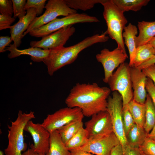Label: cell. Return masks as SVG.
<instances>
[{"label":"cell","instance_id":"1","mask_svg":"<svg viewBox=\"0 0 155 155\" xmlns=\"http://www.w3.org/2000/svg\"><path fill=\"white\" fill-rule=\"evenodd\" d=\"M111 91L109 88L100 87L96 83H78L70 90L65 103L69 107L80 108L84 116L92 117L107 111Z\"/></svg>","mask_w":155,"mask_h":155},{"label":"cell","instance_id":"2","mask_svg":"<svg viewBox=\"0 0 155 155\" xmlns=\"http://www.w3.org/2000/svg\"><path fill=\"white\" fill-rule=\"evenodd\" d=\"M104 33L87 37L76 44L50 50L48 56L43 62L47 67L49 74L52 76L58 70L73 62L79 53L85 49L96 43L105 42L109 37Z\"/></svg>","mask_w":155,"mask_h":155},{"label":"cell","instance_id":"3","mask_svg":"<svg viewBox=\"0 0 155 155\" xmlns=\"http://www.w3.org/2000/svg\"><path fill=\"white\" fill-rule=\"evenodd\" d=\"M103 13L107 29L106 32L117 45V47L126 52L122 34L127 23L124 13L114 4L112 0H103Z\"/></svg>","mask_w":155,"mask_h":155},{"label":"cell","instance_id":"4","mask_svg":"<svg viewBox=\"0 0 155 155\" xmlns=\"http://www.w3.org/2000/svg\"><path fill=\"white\" fill-rule=\"evenodd\" d=\"M35 118L33 111L26 113L19 111L16 120L11 121L10 125H8V144L4 150L5 155H22V152L27 150V144L24 137V128L28 121Z\"/></svg>","mask_w":155,"mask_h":155},{"label":"cell","instance_id":"5","mask_svg":"<svg viewBox=\"0 0 155 155\" xmlns=\"http://www.w3.org/2000/svg\"><path fill=\"white\" fill-rule=\"evenodd\" d=\"M130 67L129 63H124L113 73L108 83L112 91H117L123 100V110L128 108V105L133 97L130 76Z\"/></svg>","mask_w":155,"mask_h":155},{"label":"cell","instance_id":"6","mask_svg":"<svg viewBox=\"0 0 155 155\" xmlns=\"http://www.w3.org/2000/svg\"><path fill=\"white\" fill-rule=\"evenodd\" d=\"M99 21L96 17L84 13H76L61 18H57L46 25L32 30L29 34L32 36L42 37L62 28L76 24L97 22Z\"/></svg>","mask_w":155,"mask_h":155},{"label":"cell","instance_id":"7","mask_svg":"<svg viewBox=\"0 0 155 155\" xmlns=\"http://www.w3.org/2000/svg\"><path fill=\"white\" fill-rule=\"evenodd\" d=\"M44 12L36 17L24 32V37L32 30L46 25L60 16H66L77 13V11L70 8L65 0H49L45 6Z\"/></svg>","mask_w":155,"mask_h":155},{"label":"cell","instance_id":"8","mask_svg":"<svg viewBox=\"0 0 155 155\" xmlns=\"http://www.w3.org/2000/svg\"><path fill=\"white\" fill-rule=\"evenodd\" d=\"M122 98L117 91L113 92L108 99L107 111L109 113L113 125V132L119 139L123 150L128 145L123 122Z\"/></svg>","mask_w":155,"mask_h":155},{"label":"cell","instance_id":"9","mask_svg":"<svg viewBox=\"0 0 155 155\" xmlns=\"http://www.w3.org/2000/svg\"><path fill=\"white\" fill-rule=\"evenodd\" d=\"M84 117L80 108L67 107L48 115L41 124L51 133L70 123L82 120Z\"/></svg>","mask_w":155,"mask_h":155},{"label":"cell","instance_id":"10","mask_svg":"<svg viewBox=\"0 0 155 155\" xmlns=\"http://www.w3.org/2000/svg\"><path fill=\"white\" fill-rule=\"evenodd\" d=\"M96 57L104 69V77L103 80L108 83L115 69L125 62L128 56L126 52L117 47L112 51L104 49L96 55Z\"/></svg>","mask_w":155,"mask_h":155},{"label":"cell","instance_id":"11","mask_svg":"<svg viewBox=\"0 0 155 155\" xmlns=\"http://www.w3.org/2000/svg\"><path fill=\"white\" fill-rule=\"evenodd\" d=\"M85 125L89 139L100 138L113 132L111 117L107 111L94 115Z\"/></svg>","mask_w":155,"mask_h":155},{"label":"cell","instance_id":"12","mask_svg":"<svg viewBox=\"0 0 155 155\" xmlns=\"http://www.w3.org/2000/svg\"><path fill=\"white\" fill-rule=\"evenodd\" d=\"M75 31V27L73 25L70 26L43 37L40 40L32 41L30 45L31 47L39 48L45 50L63 46Z\"/></svg>","mask_w":155,"mask_h":155},{"label":"cell","instance_id":"13","mask_svg":"<svg viewBox=\"0 0 155 155\" xmlns=\"http://www.w3.org/2000/svg\"><path fill=\"white\" fill-rule=\"evenodd\" d=\"M24 131L30 134L33 140L34 144L30 146L37 152L46 154L50 146V133L39 123H35L32 120L26 125Z\"/></svg>","mask_w":155,"mask_h":155},{"label":"cell","instance_id":"14","mask_svg":"<svg viewBox=\"0 0 155 155\" xmlns=\"http://www.w3.org/2000/svg\"><path fill=\"white\" fill-rule=\"evenodd\" d=\"M120 144L114 133L100 138L89 139L84 146L78 149L95 155H110L115 146Z\"/></svg>","mask_w":155,"mask_h":155},{"label":"cell","instance_id":"15","mask_svg":"<svg viewBox=\"0 0 155 155\" xmlns=\"http://www.w3.org/2000/svg\"><path fill=\"white\" fill-rule=\"evenodd\" d=\"M130 73L133 90V99L144 104L147 94L146 87L147 77L142 70L137 68L130 67Z\"/></svg>","mask_w":155,"mask_h":155},{"label":"cell","instance_id":"16","mask_svg":"<svg viewBox=\"0 0 155 155\" xmlns=\"http://www.w3.org/2000/svg\"><path fill=\"white\" fill-rule=\"evenodd\" d=\"M26 12V15L19 19L18 22L11 26L10 29V36L13 44L17 48L22 43L24 32L37 16L36 10L34 8L29 9Z\"/></svg>","mask_w":155,"mask_h":155},{"label":"cell","instance_id":"17","mask_svg":"<svg viewBox=\"0 0 155 155\" xmlns=\"http://www.w3.org/2000/svg\"><path fill=\"white\" fill-rule=\"evenodd\" d=\"M6 50L10 52L7 56L9 59L14 58L21 55H28L31 57V59L33 61L38 62L43 61L48 56L50 51V50H45L38 47H31L19 49L13 44H11L6 48Z\"/></svg>","mask_w":155,"mask_h":155},{"label":"cell","instance_id":"18","mask_svg":"<svg viewBox=\"0 0 155 155\" xmlns=\"http://www.w3.org/2000/svg\"><path fill=\"white\" fill-rule=\"evenodd\" d=\"M123 30V37L129 53V64L130 67H132L137 48L135 38L138 33L137 28L135 25L129 23L125 27Z\"/></svg>","mask_w":155,"mask_h":155},{"label":"cell","instance_id":"19","mask_svg":"<svg viewBox=\"0 0 155 155\" xmlns=\"http://www.w3.org/2000/svg\"><path fill=\"white\" fill-rule=\"evenodd\" d=\"M137 27L139 33L135 38L137 47L148 43L155 36V21L138 22Z\"/></svg>","mask_w":155,"mask_h":155},{"label":"cell","instance_id":"20","mask_svg":"<svg viewBox=\"0 0 155 155\" xmlns=\"http://www.w3.org/2000/svg\"><path fill=\"white\" fill-rule=\"evenodd\" d=\"M46 155H71L57 130L50 133L49 148Z\"/></svg>","mask_w":155,"mask_h":155},{"label":"cell","instance_id":"21","mask_svg":"<svg viewBox=\"0 0 155 155\" xmlns=\"http://www.w3.org/2000/svg\"><path fill=\"white\" fill-rule=\"evenodd\" d=\"M147 134L144 128L135 124L126 134L128 145L131 147L139 148L144 142Z\"/></svg>","mask_w":155,"mask_h":155},{"label":"cell","instance_id":"22","mask_svg":"<svg viewBox=\"0 0 155 155\" xmlns=\"http://www.w3.org/2000/svg\"><path fill=\"white\" fill-rule=\"evenodd\" d=\"M155 55L153 48L148 43L137 47L133 67H138Z\"/></svg>","mask_w":155,"mask_h":155},{"label":"cell","instance_id":"23","mask_svg":"<svg viewBox=\"0 0 155 155\" xmlns=\"http://www.w3.org/2000/svg\"><path fill=\"white\" fill-rule=\"evenodd\" d=\"M128 109L131 115L135 124L144 128L145 122V106L132 99L128 105Z\"/></svg>","mask_w":155,"mask_h":155},{"label":"cell","instance_id":"24","mask_svg":"<svg viewBox=\"0 0 155 155\" xmlns=\"http://www.w3.org/2000/svg\"><path fill=\"white\" fill-rule=\"evenodd\" d=\"M116 6L122 12L140 10L147 5L149 0H112Z\"/></svg>","mask_w":155,"mask_h":155},{"label":"cell","instance_id":"25","mask_svg":"<svg viewBox=\"0 0 155 155\" xmlns=\"http://www.w3.org/2000/svg\"><path fill=\"white\" fill-rule=\"evenodd\" d=\"M82 127V120H80L70 123L57 131L63 142L65 144Z\"/></svg>","mask_w":155,"mask_h":155},{"label":"cell","instance_id":"26","mask_svg":"<svg viewBox=\"0 0 155 155\" xmlns=\"http://www.w3.org/2000/svg\"><path fill=\"white\" fill-rule=\"evenodd\" d=\"M145 105V122L144 129L147 135L155 124V107L148 94H147Z\"/></svg>","mask_w":155,"mask_h":155},{"label":"cell","instance_id":"27","mask_svg":"<svg viewBox=\"0 0 155 155\" xmlns=\"http://www.w3.org/2000/svg\"><path fill=\"white\" fill-rule=\"evenodd\" d=\"M87 131L84 128L81 129L65 145L70 151L78 149L85 145L89 140Z\"/></svg>","mask_w":155,"mask_h":155},{"label":"cell","instance_id":"28","mask_svg":"<svg viewBox=\"0 0 155 155\" xmlns=\"http://www.w3.org/2000/svg\"><path fill=\"white\" fill-rule=\"evenodd\" d=\"M103 0H65L68 6L76 10H80L84 11L93 8L95 5L101 4Z\"/></svg>","mask_w":155,"mask_h":155},{"label":"cell","instance_id":"29","mask_svg":"<svg viewBox=\"0 0 155 155\" xmlns=\"http://www.w3.org/2000/svg\"><path fill=\"white\" fill-rule=\"evenodd\" d=\"M13 11V17L19 19L25 16L27 13L24 7L26 0H12Z\"/></svg>","mask_w":155,"mask_h":155},{"label":"cell","instance_id":"30","mask_svg":"<svg viewBox=\"0 0 155 155\" xmlns=\"http://www.w3.org/2000/svg\"><path fill=\"white\" fill-rule=\"evenodd\" d=\"M46 0H27L24 9L27 10L30 8H34L36 11L37 16H41L45 8Z\"/></svg>","mask_w":155,"mask_h":155},{"label":"cell","instance_id":"31","mask_svg":"<svg viewBox=\"0 0 155 155\" xmlns=\"http://www.w3.org/2000/svg\"><path fill=\"white\" fill-rule=\"evenodd\" d=\"M139 148L141 152L147 155H155V140L146 137Z\"/></svg>","mask_w":155,"mask_h":155},{"label":"cell","instance_id":"32","mask_svg":"<svg viewBox=\"0 0 155 155\" xmlns=\"http://www.w3.org/2000/svg\"><path fill=\"white\" fill-rule=\"evenodd\" d=\"M122 116L123 128L126 135L135 123L128 108L123 110Z\"/></svg>","mask_w":155,"mask_h":155},{"label":"cell","instance_id":"33","mask_svg":"<svg viewBox=\"0 0 155 155\" xmlns=\"http://www.w3.org/2000/svg\"><path fill=\"white\" fill-rule=\"evenodd\" d=\"M0 13L3 15L12 16L13 11L12 0H0Z\"/></svg>","mask_w":155,"mask_h":155},{"label":"cell","instance_id":"34","mask_svg":"<svg viewBox=\"0 0 155 155\" xmlns=\"http://www.w3.org/2000/svg\"><path fill=\"white\" fill-rule=\"evenodd\" d=\"M16 18L9 16L0 14V30L10 29L12 24Z\"/></svg>","mask_w":155,"mask_h":155},{"label":"cell","instance_id":"35","mask_svg":"<svg viewBox=\"0 0 155 155\" xmlns=\"http://www.w3.org/2000/svg\"><path fill=\"white\" fill-rule=\"evenodd\" d=\"M146 87V90L150 97L155 107V86L152 80L147 77Z\"/></svg>","mask_w":155,"mask_h":155},{"label":"cell","instance_id":"36","mask_svg":"<svg viewBox=\"0 0 155 155\" xmlns=\"http://www.w3.org/2000/svg\"><path fill=\"white\" fill-rule=\"evenodd\" d=\"M12 41L11 36H1L0 37V53L4 52L6 51V47L9 46Z\"/></svg>","mask_w":155,"mask_h":155},{"label":"cell","instance_id":"37","mask_svg":"<svg viewBox=\"0 0 155 155\" xmlns=\"http://www.w3.org/2000/svg\"><path fill=\"white\" fill-rule=\"evenodd\" d=\"M142 71L146 76L152 80L155 86V64L152 65Z\"/></svg>","mask_w":155,"mask_h":155},{"label":"cell","instance_id":"38","mask_svg":"<svg viewBox=\"0 0 155 155\" xmlns=\"http://www.w3.org/2000/svg\"><path fill=\"white\" fill-rule=\"evenodd\" d=\"M123 152V155H142L139 148H132L128 145Z\"/></svg>","mask_w":155,"mask_h":155},{"label":"cell","instance_id":"39","mask_svg":"<svg viewBox=\"0 0 155 155\" xmlns=\"http://www.w3.org/2000/svg\"><path fill=\"white\" fill-rule=\"evenodd\" d=\"M122 146L120 144L115 146L112 150L110 155H123Z\"/></svg>","mask_w":155,"mask_h":155},{"label":"cell","instance_id":"40","mask_svg":"<svg viewBox=\"0 0 155 155\" xmlns=\"http://www.w3.org/2000/svg\"><path fill=\"white\" fill-rule=\"evenodd\" d=\"M155 64V55L150 59L143 63L137 68L140 69H142L153 65Z\"/></svg>","mask_w":155,"mask_h":155},{"label":"cell","instance_id":"41","mask_svg":"<svg viewBox=\"0 0 155 155\" xmlns=\"http://www.w3.org/2000/svg\"><path fill=\"white\" fill-rule=\"evenodd\" d=\"M70 151L71 155H95L79 149L72 150Z\"/></svg>","mask_w":155,"mask_h":155},{"label":"cell","instance_id":"42","mask_svg":"<svg viewBox=\"0 0 155 155\" xmlns=\"http://www.w3.org/2000/svg\"><path fill=\"white\" fill-rule=\"evenodd\" d=\"M22 155H46V154H40L37 152L30 146V148L23 152Z\"/></svg>","mask_w":155,"mask_h":155},{"label":"cell","instance_id":"43","mask_svg":"<svg viewBox=\"0 0 155 155\" xmlns=\"http://www.w3.org/2000/svg\"><path fill=\"white\" fill-rule=\"evenodd\" d=\"M146 137L155 140V124L150 133L147 135Z\"/></svg>","mask_w":155,"mask_h":155},{"label":"cell","instance_id":"44","mask_svg":"<svg viewBox=\"0 0 155 155\" xmlns=\"http://www.w3.org/2000/svg\"><path fill=\"white\" fill-rule=\"evenodd\" d=\"M148 43L153 47L155 52V36L152 38Z\"/></svg>","mask_w":155,"mask_h":155},{"label":"cell","instance_id":"45","mask_svg":"<svg viewBox=\"0 0 155 155\" xmlns=\"http://www.w3.org/2000/svg\"><path fill=\"white\" fill-rule=\"evenodd\" d=\"M0 155H4V152L1 150L0 151Z\"/></svg>","mask_w":155,"mask_h":155},{"label":"cell","instance_id":"46","mask_svg":"<svg viewBox=\"0 0 155 155\" xmlns=\"http://www.w3.org/2000/svg\"><path fill=\"white\" fill-rule=\"evenodd\" d=\"M141 152L142 155H147L145 154H144V153H142V152Z\"/></svg>","mask_w":155,"mask_h":155}]
</instances>
